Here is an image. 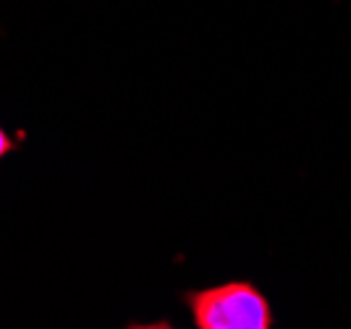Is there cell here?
<instances>
[{
	"label": "cell",
	"mask_w": 351,
	"mask_h": 329,
	"mask_svg": "<svg viewBox=\"0 0 351 329\" xmlns=\"http://www.w3.org/2000/svg\"><path fill=\"white\" fill-rule=\"evenodd\" d=\"M199 329H270V306L249 282H226L186 295Z\"/></svg>",
	"instance_id": "obj_1"
},
{
	"label": "cell",
	"mask_w": 351,
	"mask_h": 329,
	"mask_svg": "<svg viewBox=\"0 0 351 329\" xmlns=\"http://www.w3.org/2000/svg\"><path fill=\"white\" fill-rule=\"evenodd\" d=\"M8 152H14V142L8 139V133H5V131L0 129V159L5 157Z\"/></svg>",
	"instance_id": "obj_2"
},
{
	"label": "cell",
	"mask_w": 351,
	"mask_h": 329,
	"mask_svg": "<svg viewBox=\"0 0 351 329\" xmlns=\"http://www.w3.org/2000/svg\"><path fill=\"white\" fill-rule=\"evenodd\" d=\"M129 329H173L171 324H139V327H129Z\"/></svg>",
	"instance_id": "obj_3"
}]
</instances>
